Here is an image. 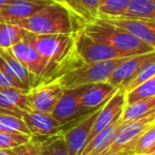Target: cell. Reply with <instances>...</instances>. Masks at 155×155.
<instances>
[{
    "label": "cell",
    "mask_w": 155,
    "mask_h": 155,
    "mask_svg": "<svg viewBox=\"0 0 155 155\" xmlns=\"http://www.w3.org/2000/svg\"><path fill=\"white\" fill-rule=\"evenodd\" d=\"M75 33L56 34H33L28 32L24 41L31 44L36 51L48 62L55 65L58 74L84 64L77 55L74 50Z\"/></svg>",
    "instance_id": "6da1fadb"
},
{
    "label": "cell",
    "mask_w": 155,
    "mask_h": 155,
    "mask_svg": "<svg viewBox=\"0 0 155 155\" xmlns=\"http://www.w3.org/2000/svg\"><path fill=\"white\" fill-rule=\"evenodd\" d=\"M13 25H17L33 34H65L75 33L83 29L64 7L54 1L48 3L30 17L18 20Z\"/></svg>",
    "instance_id": "7a4b0ae2"
},
{
    "label": "cell",
    "mask_w": 155,
    "mask_h": 155,
    "mask_svg": "<svg viewBox=\"0 0 155 155\" xmlns=\"http://www.w3.org/2000/svg\"><path fill=\"white\" fill-rule=\"evenodd\" d=\"M83 31L94 41L112 46L123 56H134L155 51V48L102 18H97L85 25Z\"/></svg>",
    "instance_id": "3957f363"
},
{
    "label": "cell",
    "mask_w": 155,
    "mask_h": 155,
    "mask_svg": "<svg viewBox=\"0 0 155 155\" xmlns=\"http://www.w3.org/2000/svg\"><path fill=\"white\" fill-rule=\"evenodd\" d=\"M127 58H114L97 63H84L67 71L56 81L64 89H72L94 83L106 82L115 68Z\"/></svg>",
    "instance_id": "277c9868"
},
{
    "label": "cell",
    "mask_w": 155,
    "mask_h": 155,
    "mask_svg": "<svg viewBox=\"0 0 155 155\" xmlns=\"http://www.w3.org/2000/svg\"><path fill=\"white\" fill-rule=\"evenodd\" d=\"M85 87L86 85L72 89H65L51 112L53 118L62 125L63 132H65L69 127L77 123L78 121H80L89 113L95 110H88L81 103V96L85 91Z\"/></svg>",
    "instance_id": "5b68a950"
},
{
    "label": "cell",
    "mask_w": 155,
    "mask_h": 155,
    "mask_svg": "<svg viewBox=\"0 0 155 155\" xmlns=\"http://www.w3.org/2000/svg\"><path fill=\"white\" fill-rule=\"evenodd\" d=\"M154 122L155 113L138 120L122 122L115 133L110 143L100 155H132V147L135 140L149 125Z\"/></svg>",
    "instance_id": "8992f818"
},
{
    "label": "cell",
    "mask_w": 155,
    "mask_h": 155,
    "mask_svg": "<svg viewBox=\"0 0 155 155\" xmlns=\"http://www.w3.org/2000/svg\"><path fill=\"white\" fill-rule=\"evenodd\" d=\"M74 50L77 55L83 63H97L114 58H127L112 46L94 41L91 37L85 34L83 29L79 30L75 34Z\"/></svg>",
    "instance_id": "52a82bcc"
},
{
    "label": "cell",
    "mask_w": 155,
    "mask_h": 155,
    "mask_svg": "<svg viewBox=\"0 0 155 155\" xmlns=\"http://www.w3.org/2000/svg\"><path fill=\"white\" fill-rule=\"evenodd\" d=\"M102 106L89 113L80 121H78L77 123L69 127L65 132H63V137L66 142L69 155H81L83 149L87 144L94 123Z\"/></svg>",
    "instance_id": "ba28073f"
},
{
    "label": "cell",
    "mask_w": 155,
    "mask_h": 155,
    "mask_svg": "<svg viewBox=\"0 0 155 155\" xmlns=\"http://www.w3.org/2000/svg\"><path fill=\"white\" fill-rule=\"evenodd\" d=\"M64 91L58 81L32 87L28 93L30 110L51 114Z\"/></svg>",
    "instance_id": "9c48e42d"
},
{
    "label": "cell",
    "mask_w": 155,
    "mask_h": 155,
    "mask_svg": "<svg viewBox=\"0 0 155 155\" xmlns=\"http://www.w3.org/2000/svg\"><path fill=\"white\" fill-rule=\"evenodd\" d=\"M31 136L47 137L63 133V127L51 114L36 110L24 112L21 116Z\"/></svg>",
    "instance_id": "30bf717a"
},
{
    "label": "cell",
    "mask_w": 155,
    "mask_h": 155,
    "mask_svg": "<svg viewBox=\"0 0 155 155\" xmlns=\"http://www.w3.org/2000/svg\"><path fill=\"white\" fill-rule=\"evenodd\" d=\"M152 60H155V51L129 56L115 68L106 82L116 88H121L137 71Z\"/></svg>",
    "instance_id": "8fae6325"
},
{
    "label": "cell",
    "mask_w": 155,
    "mask_h": 155,
    "mask_svg": "<svg viewBox=\"0 0 155 155\" xmlns=\"http://www.w3.org/2000/svg\"><path fill=\"white\" fill-rule=\"evenodd\" d=\"M140 39L144 44L155 48V20H141L132 18L110 17L102 18Z\"/></svg>",
    "instance_id": "7c38bea8"
},
{
    "label": "cell",
    "mask_w": 155,
    "mask_h": 155,
    "mask_svg": "<svg viewBox=\"0 0 155 155\" xmlns=\"http://www.w3.org/2000/svg\"><path fill=\"white\" fill-rule=\"evenodd\" d=\"M53 0H16L0 7V22L14 24L30 17Z\"/></svg>",
    "instance_id": "4fadbf2b"
},
{
    "label": "cell",
    "mask_w": 155,
    "mask_h": 155,
    "mask_svg": "<svg viewBox=\"0 0 155 155\" xmlns=\"http://www.w3.org/2000/svg\"><path fill=\"white\" fill-rule=\"evenodd\" d=\"M124 96H125L124 91L122 89L118 88L116 91V93L103 104V106L100 108L99 114H98L97 118L95 120V123H94V127L91 132V135H89L88 141L96 134H98L101 130H103L104 127H107L113 121L116 120L117 118H119L121 116V110H122L123 106L125 104Z\"/></svg>",
    "instance_id": "5bb4252c"
},
{
    "label": "cell",
    "mask_w": 155,
    "mask_h": 155,
    "mask_svg": "<svg viewBox=\"0 0 155 155\" xmlns=\"http://www.w3.org/2000/svg\"><path fill=\"white\" fill-rule=\"evenodd\" d=\"M69 12L82 28L98 18L99 0H53Z\"/></svg>",
    "instance_id": "9a60e30c"
},
{
    "label": "cell",
    "mask_w": 155,
    "mask_h": 155,
    "mask_svg": "<svg viewBox=\"0 0 155 155\" xmlns=\"http://www.w3.org/2000/svg\"><path fill=\"white\" fill-rule=\"evenodd\" d=\"M0 70L15 80L21 82L30 89L35 86V80L33 75L15 58L10 48L8 49L0 48Z\"/></svg>",
    "instance_id": "2e32d148"
},
{
    "label": "cell",
    "mask_w": 155,
    "mask_h": 155,
    "mask_svg": "<svg viewBox=\"0 0 155 155\" xmlns=\"http://www.w3.org/2000/svg\"><path fill=\"white\" fill-rule=\"evenodd\" d=\"M118 88L112 86L107 82H99L88 84L81 96V103L88 110H96L102 106Z\"/></svg>",
    "instance_id": "e0dca14e"
},
{
    "label": "cell",
    "mask_w": 155,
    "mask_h": 155,
    "mask_svg": "<svg viewBox=\"0 0 155 155\" xmlns=\"http://www.w3.org/2000/svg\"><path fill=\"white\" fill-rule=\"evenodd\" d=\"M29 91H19L17 88L0 89V108L13 112L22 116L24 112H29Z\"/></svg>",
    "instance_id": "ac0fdd59"
},
{
    "label": "cell",
    "mask_w": 155,
    "mask_h": 155,
    "mask_svg": "<svg viewBox=\"0 0 155 155\" xmlns=\"http://www.w3.org/2000/svg\"><path fill=\"white\" fill-rule=\"evenodd\" d=\"M121 117V116H120ZM120 117L113 121L110 124L105 127L103 130L96 134L83 149L81 155H100L110 143L115 133L122 123Z\"/></svg>",
    "instance_id": "d6986e66"
},
{
    "label": "cell",
    "mask_w": 155,
    "mask_h": 155,
    "mask_svg": "<svg viewBox=\"0 0 155 155\" xmlns=\"http://www.w3.org/2000/svg\"><path fill=\"white\" fill-rule=\"evenodd\" d=\"M152 113H155V96L131 104H124L120 119L122 122H130L143 118Z\"/></svg>",
    "instance_id": "ffe728a7"
},
{
    "label": "cell",
    "mask_w": 155,
    "mask_h": 155,
    "mask_svg": "<svg viewBox=\"0 0 155 155\" xmlns=\"http://www.w3.org/2000/svg\"><path fill=\"white\" fill-rule=\"evenodd\" d=\"M122 18L155 20V0H130Z\"/></svg>",
    "instance_id": "44dd1931"
},
{
    "label": "cell",
    "mask_w": 155,
    "mask_h": 155,
    "mask_svg": "<svg viewBox=\"0 0 155 155\" xmlns=\"http://www.w3.org/2000/svg\"><path fill=\"white\" fill-rule=\"evenodd\" d=\"M132 155H155V122L150 124L135 140Z\"/></svg>",
    "instance_id": "7402d4cb"
},
{
    "label": "cell",
    "mask_w": 155,
    "mask_h": 155,
    "mask_svg": "<svg viewBox=\"0 0 155 155\" xmlns=\"http://www.w3.org/2000/svg\"><path fill=\"white\" fill-rule=\"evenodd\" d=\"M28 31L9 22H0V48L8 49L24 41Z\"/></svg>",
    "instance_id": "603a6c76"
},
{
    "label": "cell",
    "mask_w": 155,
    "mask_h": 155,
    "mask_svg": "<svg viewBox=\"0 0 155 155\" xmlns=\"http://www.w3.org/2000/svg\"><path fill=\"white\" fill-rule=\"evenodd\" d=\"M0 132L30 135L26 124L19 115L0 108Z\"/></svg>",
    "instance_id": "cb8c5ba5"
},
{
    "label": "cell",
    "mask_w": 155,
    "mask_h": 155,
    "mask_svg": "<svg viewBox=\"0 0 155 155\" xmlns=\"http://www.w3.org/2000/svg\"><path fill=\"white\" fill-rule=\"evenodd\" d=\"M41 138L39 155H69L63 133Z\"/></svg>",
    "instance_id": "d4e9b609"
},
{
    "label": "cell",
    "mask_w": 155,
    "mask_h": 155,
    "mask_svg": "<svg viewBox=\"0 0 155 155\" xmlns=\"http://www.w3.org/2000/svg\"><path fill=\"white\" fill-rule=\"evenodd\" d=\"M155 96V77L146 81L135 88L127 91L124 96V103L131 104L134 102L149 99Z\"/></svg>",
    "instance_id": "484cf974"
},
{
    "label": "cell",
    "mask_w": 155,
    "mask_h": 155,
    "mask_svg": "<svg viewBox=\"0 0 155 155\" xmlns=\"http://www.w3.org/2000/svg\"><path fill=\"white\" fill-rule=\"evenodd\" d=\"M129 2L130 0H99L98 18L120 17Z\"/></svg>",
    "instance_id": "4316f807"
},
{
    "label": "cell",
    "mask_w": 155,
    "mask_h": 155,
    "mask_svg": "<svg viewBox=\"0 0 155 155\" xmlns=\"http://www.w3.org/2000/svg\"><path fill=\"white\" fill-rule=\"evenodd\" d=\"M154 77H155V60H152L149 63H147L139 71H137L120 89H122L124 93H127V91L135 88L136 86L142 84L143 82L150 80V79H152Z\"/></svg>",
    "instance_id": "83f0119b"
},
{
    "label": "cell",
    "mask_w": 155,
    "mask_h": 155,
    "mask_svg": "<svg viewBox=\"0 0 155 155\" xmlns=\"http://www.w3.org/2000/svg\"><path fill=\"white\" fill-rule=\"evenodd\" d=\"M12 155H39L41 138L31 136L28 141L10 149Z\"/></svg>",
    "instance_id": "f1b7e54d"
},
{
    "label": "cell",
    "mask_w": 155,
    "mask_h": 155,
    "mask_svg": "<svg viewBox=\"0 0 155 155\" xmlns=\"http://www.w3.org/2000/svg\"><path fill=\"white\" fill-rule=\"evenodd\" d=\"M31 135L0 132V149H12L30 139Z\"/></svg>",
    "instance_id": "f546056e"
},
{
    "label": "cell",
    "mask_w": 155,
    "mask_h": 155,
    "mask_svg": "<svg viewBox=\"0 0 155 155\" xmlns=\"http://www.w3.org/2000/svg\"><path fill=\"white\" fill-rule=\"evenodd\" d=\"M1 88H17L19 91H30V88L28 86H26L21 82L15 80V79H13V78L5 74V72L0 70V89Z\"/></svg>",
    "instance_id": "4dcf8cb0"
},
{
    "label": "cell",
    "mask_w": 155,
    "mask_h": 155,
    "mask_svg": "<svg viewBox=\"0 0 155 155\" xmlns=\"http://www.w3.org/2000/svg\"><path fill=\"white\" fill-rule=\"evenodd\" d=\"M0 155H12L10 149H0Z\"/></svg>",
    "instance_id": "1f68e13d"
},
{
    "label": "cell",
    "mask_w": 155,
    "mask_h": 155,
    "mask_svg": "<svg viewBox=\"0 0 155 155\" xmlns=\"http://www.w3.org/2000/svg\"><path fill=\"white\" fill-rule=\"evenodd\" d=\"M16 1V0H0V7H3L5 5H9V3H12Z\"/></svg>",
    "instance_id": "d6a6232c"
}]
</instances>
